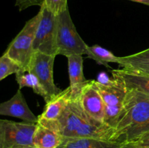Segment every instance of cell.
I'll list each match as a JSON object with an SVG mask.
<instances>
[{
    "label": "cell",
    "mask_w": 149,
    "mask_h": 148,
    "mask_svg": "<svg viewBox=\"0 0 149 148\" xmlns=\"http://www.w3.org/2000/svg\"><path fill=\"white\" fill-rule=\"evenodd\" d=\"M38 122L68 139L96 138L111 141L114 131L113 128L87 115L80 105L78 95L73 97L59 118L54 121Z\"/></svg>",
    "instance_id": "cell-1"
},
{
    "label": "cell",
    "mask_w": 149,
    "mask_h": 148,
    "mask_svg": "<svg viewBox=\"0 0 149 148\" xmlns=\"http://www.w3.org/2000/svg\"><path fill=\"white\" fill-rule=\"evenodd\" d=\"M111 141L136 142L149 132V96L127 89Z\"/></svg>",
    "instance_id": "cell-2"
},
{
    "label": "cell",
    "mask_w": 149,
    "mask_h": 148,
    "mask_svg": "<svg viewBox=\"0 0 149 148\" xmlns=\"http://www.w3.org/2000/svg\"><path fill=\"white\" fill-rule=\"evenodd\" d=\"M40 19V12L28 20L24 27L10 43L4 55L15 62L22 73L28 71L33 51V40Z\"/></svg>",
    "instance_id": "cell-3"
},
{
    "label": "cell",
    "mask_w": 149,
    "mask_h": 148,
    "mask_svg": "<svg viewBox=\"0 0 149 148\" xmlns=\"http://www.w3.org/2000/svg\"><path fill=\"white\" fill-rule=\"evenodd\" d=\"M87 55L92 59V54L88 49V45L83 41L77 32L67 9L58 15V35H57V55Z\"/></svg>",
    "instance_id": "cell-4"
},
{
    "label": "cell",
    "mask_w": 149,
    "mask_h": 148,
    "mask_svg": "<svg viewBox=\"0 0 149 148\" xmlns=\"http://www.w3.org/2000/svg\"><path fill=\"white\" fill-rule=\"evenodd\" d=\"M95 85L104 103V123L114 129L123 108L127 88L115 78L104 84L95 81Z\"/></svg>",
    "instance_id": "cell-5"
},
{
    "label": "cell",
    "mask_w": 149,
    "mask_h": 148,
    "mask_svg": "<svg viewBox=\"0 0 149 148\" xmlns=\"http://www.w3.org/2000/svg\"><path fill=\"white\" fill-rule=\"evenodd\" d=\"M39 12L40 19L33 40V51L56 57L58 15L52 14L44 4Z\"/></svg>",
    "instance_id": "cell-6"
},
{
    "label": "cell",
    "mask_w": 149,
    "mask_h": 148,
    "mask_svg": "<svg viewBox=\"0 0 149 148\" xmlns=\"http://www.w3.org/2000/svg\"><path fill=\"white\" fill-rule=\"evenodd\" d=\"M36 123L0 120V148L33 146V135Z\"/></svg>",
    "instance_id": "cell-7"
},
{
    "label": "cell",
    "mask_w": 149,
    "mask_h": 148,
    "mask_svg": "<svg viewBox=\"0 0 149 148\" xmlns=\"http://www.w3.org/2000/svg\"><path fill=\"white\" fill-rule=\"evenodd\" d=\"M55 56L41 52H34L27 72L36 75L42 84L50 100L62 90L56 86L54 82L53 66Z\"/></svg>",
    "instance_id": "cell-8"
},
{
    "label": "cell",
    "mask_w": 149,
    "mask_h": 148,
    "mask_svg": "<svg viewBox=\"0 0 149 148\" xmlns=\"http://www.w3.org/2000/svg\"><path fill=\"white\" fill-rule=\"evenodd\" d=\"M84 113L96 121L104 123L105 106L95 80H87L78 95Z\"/></svg>",
    "instance_id": "cell-9"
},
{
    "label": "cell",
    "mask_w": 149,
    "mask_h": 148,
    "mask_svg": "<svg viewBox=\"0 0 149 148\" xmlns=\"http://www.w3.org/2000/svg\"><path fill=\"white\" fill-rule=\"evenodd\" d=\"M0 115L17 118L28 123L38 122V117L30 110L20 89L17 90L11 99L0 103Z\"/></svg>",
    "instance_id": "cell-10"
},
{
    "label": "cell",
    "mask_w": 149,
    "mask_h": 148,
    "mask_svg": "<svg viewBox=\"0 0 149 148\" xmlns=\"http://www.w3.org/2000/svg\"><path fill=\"white\" fill-rule=\"evenodd\" d=\"M72 100V92L70 86H68L60 93L54 96L46 103L42 114L38 117V120L54 121L63 113Z\"/></svg>",
    "instance_id": "cell-11"
},
{
    "label": "cell",
    "mask_w": 149,
    "mask_h": 148,
    "mask_svg": "<svg viewBox=\"0 0 149 148\" xmlns=\"http://www.w3.org/2000/svg\"><path fill=\"white\" fill-rule=\"evenodd\" d=\"M113 78L119 80L127 89H132L149 96V75L122 68L112 71Z\"/></svg>",
    "instance_id": "cell-12"
},
{
    "label": "cell",
    "mask_w": 149,
    "mask_h": 148,
    "mask_svg": "<svg viewBox=\"0 0 149 148\" xmlns=\"http://www.w3.org/2000/svg\"><path fill=\"white\" fill-rule=\"evenodd\" d=\"M70 85L72 92V98L79 95L83 86L87 80L83 73L82 55H73L67 57Z\"/></svg>",
    "instance_id": "cell-13"
},
{
    "label": "cell",
    "mask_w": 149,
    "mask_h": 148,
    "mask_svg": "<svg viewBox=\"0 0 149 148\" xmlns=\"http://www.w3.org/2000/svg\"><path fill=\"white\" fill-rule=\"evenodd\" d=\"M63 137L55 131L37 122L33 135V145L36 148H58Z\"/></svg>",
    "instance_id": "cell-14"
},
{
    "label": "cell",
    "mask_w": 149,
    "mask_h": 148,
    "mask_svg": "<svg viewBox=\"0 0 149 148\" xmlns=\"http://www.w3.org/2000/svg\"><path fill=\"white\" fill-rule=\"evenodd\" d=\"M123 143L96 138H63L58 148H119Z\"/></svg>",
    "instance_id": "cell-15"
},
{
    "label": "cell",
    "mask_w": 149,
    "mask_h": 148,
    "mask_svg": "<svg viewBox=\"0 0 149 148\" xmlns=\"http://www.w3.org/2000/svg\"><path fill=\"white\" fill-rule=\"evenodd\" d=\"M119 65L123 68L149 75V48L133 55L119 57Z\"/></svg>",
    "instance_id": "cell-16"
},
{
    "label": "cell",
    "mask_w": 149,
    "mask_h": 148,
    "mask_svg": "<svg viewBox=\"0 0 149 148\" xmlns=\"http://www.w3.org/2000/svg\"><path fill=\"white\" fill-rule=\"evenodd\" d=\"M15 75L16 81L19 86V89H21L23 87L31 88L36 94L43 97L45 102L47 103L49 102V100L47 93L36 75L29 72H19L16 73Z\"/></svg>",
    "instance_id": "cell-17"
},
{
    "label": "cell",
    "mask_w": 149,
    "mask_h": 148,
    "mask_svg": "<svg viewBox=\"0 0 149 148\" xmlns=\"http://www.w3.org/2000/svg\"><path fill=\"white\" fill-rule=\"evenodd\" d=\"M88 49L92 54V59L99 65H105L107 68H111L109 65V62L119 64V57L115 56L111 52L99 45L88 46Z\"/></svg>",
    "instance_id": "cell-18"
},
{
    "label": "cell",
    "mask_w": 149,
    "mask_h": 148,
    "mask_svg": "<svg viewBox=\"0 0 149 148\" xmlns=\"http://www.w3.org/2000/svg\"><path fill=\"white\" fill-rule=\"evenodd\" d=\"M22 72L20 67L3 54L0 56V81L12 74Z\"/></svg>",
    "instance_id": "cell-19"
},
{
    "label": "cell",
    "mask_w": 149,
    "mask_h": 148,
    "mask_svg": "<svg viewBox=\"0 0 149 148\" xmlns=\"http://www.w3.org/2000/svg\"><path fill=\"white\" fill-rule=\"evenodd\" d=\"M43 4L55 15H58L68 9V0H44Z\"/></svg>",
    "instance_id": "cell-20"
},
{
    "label": "cell",
    "mask_w": 149,
    "mask_h": 148,
    "mask_svg": "<svg viewBox=\"0 0 149 148\" xmlns=\"http://www.w3.org/2000/svg\"><path fill=\"white\" fill-rule=\"evenodd\" d=\"M44 0H15V6L20 11L26 10L32 6H41L43 4Z\"/></svg>",
    "instance_id": "cell-21"
},
{
    "label": "cell",
    "mask_w": 149,
    "mask_h": 148,
    "mask_svg": "<svg viewBox=\"0 0 149 148\" xmlns=\"http://www.w3.org/2000/svg\"><path fill=\"white\" fill-rule=\"evenodd\" d=\"M119 148H149V147L143 146L135 142H124Z\"/></svg>",
    "instance_id": "cell-22"
},
{
    "label": "cell",
    "mask_w": 149,
    "mask_h": 148,
    "mask_svg": "<svg viewBox=\"0 0 149 148\" xmlns=\"http://www.w3.org/2000/svg\"><path fill=\"white\" fill-rule=\"evenodd\" d=\"M136 143L139 144L141 145H143V146L149 147V132L146 133L145 135L140 138L138 141H136Z\"/></svg>",
    "instance_id": "cell-23"
},
{
    "label": "cell",
    "mask_w": 149,
    "mask_h": 148,
    "mask_svg": "<svg viewBox=\"0 0 149 148\" xmlns=\"http://www.w3.org/2000/svg\"><path fill=\"white\" fill-rule=\"evenodd\" d=\"M129 1H135V2L141 3V4H146V5L149 6V0H129Z\"/></svg>",
    "instance_id": "cell-24"
},
{
    "label": "cell",
    "mask_w": 149,
    "mask_h": 148,
    "mask_svg": "<svg viewBox=\"0 0 149 148\" xmlns=\"http://www.w3.org/2000/svg\"><path fill=\"white\" fill-rule=\"evenodd\" d=\"M22 148H36V147H35L34 146H28V147H22Z\"/></svg>",
    "instance_id": "cell-25"
}]
</instances>
